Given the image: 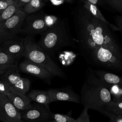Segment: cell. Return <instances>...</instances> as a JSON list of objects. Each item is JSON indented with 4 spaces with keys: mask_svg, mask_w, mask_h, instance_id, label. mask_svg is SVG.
<instances>
[{
    "mask_svg": "<svg viewBox=\"0 0 122 122\" xmlns=\"http://www.w3.org/2000/svg\"><path fill=\"white\" fill-rule=\"evenodd\" d=\"M74 25L79 48L91 57L100 47H108L122 54L120 45L113 30L81 6L73 13Z\"/></svg>",
    "mask_w": 122,
    "mask_h": 122,
    "instance_id": "1",
    "label": "cell"
},
{
    "mask_svg": "<svg viewBox=\"0 0 122 122\" xmlns=\"http://www.w3.org/2000/svg\"><path fill=\"white\" fill-rule=\"evenodd\" d=\"M110 86L101 81L92 70L88 69L81 90V103L84 108L101 112L112 101Z\"/></svg>",
    "mask_w": 122,
    "mask_h": 122,
    "instance_id": "2",
    "label": "cell"
},
{
    "mask_svg": "<svg viewBox=\"0 0 122 122\" xmlns=\"http://www.w3.org/2000/svg\"><path fill=\"white\" fill-rule=\"evenodd\" d=\"M37 43L52 56L64 47L73 46V39L70 32L68 21L66 19H58L52 26L41 34Z\"/></svg>",
    "mask_w": 122,
    "mask_h": 122,
    "instance_id": "3",
    "label": "cell"
},
{
    "mask_svg": "<svg viewBox=\"0 0 122 122\" xmlns=\"http://www.w3.org/2000/svg\"><path fill=\"white\" fill-rule=\"evenodd\" d=\"M25 51L23 56L41 66L53 76L64 79L67 76L61 68L51 56L44 51L34 41L33 37L27 36L24 38Z\"/></svg>",
    "mask_w": 122,
    "mask_h": 122,
    "instance_id": "4",
    "label": "cell"
},
{
    "mask_svg": "<svg viewBox=\"0 0 122 122\" xmlns=\"http://www.w3.org/2000/svg\"><path fill=\"white\" fill-rule=\"evenodd\" d=\"M96 64L107 68L122 70V56L108 47H100L96 49L91 56Z\"/></svg>",
    "mask_w": 122,
    "mask_h": 122,
    "instance_id": "5",
    "label": "cell"
},
{
    "mask_svg": "<svg viewBox=\"0 0 122 122\" xmlns=\"http://www.w3.org/2000/svg\"><path fill=\"white\" fill-rule=\"evenodd\" d=\"M27 14L19 9L0 27V44L7 40L12 39L21 31Z\"/></svg>",
    "mask_w": 122,
    "mask_h": 122,
    "instance_id": "6",
    "label": "cell"
},
{
    "mask_svg": "<svg viewBox=\"0 0 122 122\" xmlns=\"http://www.w3.org/2000/svg\"><path fill=\"white\" fill-rule=\"evenodd\" d=\"M45 15L42 11L27 15L23 23L20 32L30 36L44 32L48 29L44 21Z\"/></svg>",
    "mask_w": 122,
    "mask_h": 122,
    "instance_id": "7",
    "label": "cell"
},
{
    "mask_svg": "<svg viewBox=\"0 0 122 122\" xmlns=\"http://www.w3.org/2000/svg\"><path fill=\"white\" fill-rule=\"evenodd\" d=\"M21 119L27 122H46L51 119V113L49 105L37 103L21 111Z\"/></svg>",
    "mask_w": 122,
    "mask_h": 122,
    "instance_id": "8",
    "label": "cell"
},
{
    "mask_svg": "<svg viewBox=\"0 0 122 122\" xmlns=\"http://www.w3.org/2000/svg\"><path fill=\"white\" fill-rule=\"evenodd\" d=\"M0 121L2 122H23L20 111L7 97L0 93Z\"/></svg>",
    "mask_w": 122,
    "mask_h": 122,
    "instance_id": "9",
    "label": "cell"
},
{
    "mask_svg": "<svg viewBox=\"0 0 122 122\" xmlns=\"http://www.w3.org/2000/svg\"><path fill=\"white\" fill-rule=\"evenodd\" d=\"M19 70L23 72L37 77L49 84H50L51 80L54 76L41 66L26 58L20 63Z\"/></svg>",
    "mask_w": 122,
    "mask_h": 122,
    "instance_id": "10",
    "label": "cell"
},
{
    "mask_svg": "<svg viewBox=\"0 0 122 122\" xmlns=\"http://www.w3.org/2000/svg\"><path fill=\"white\" fill-rule=\"evenodd\" d=\"M46 91L51 103L56 101H67L81 103L80 96L69 88L51 89Z\"/></svg>",
    "mask_w": 122,
    "mask_h": 122,
    "instance_id": "11",
    "label": "cell"
},
{
    "mask_svg": "<svg viewBox=\"0 0 122 122\" xmlns=\"http://www.w3.org/2000/svg\"><path fill=\"white\" fill-rule=\"evenodd\" d=\"M1 48L8 54L12 57L15 60L23 56L25 51L24 39L15 38L4 41L1 43Z\"/></svg>",
    "mask_w": 122,
    "mask_h": 122,
    "instance_id": "12",
    "label": "cell"
},
{
    "mask_svg": "<svg viewBox=\"0 0 122 122\" xmlns=\"http://www.w3.org/2000/svg\"><path fill=\"white\" fill-rule=\"evenodd\" d=\"M7 97L19 111H24L29 108L31 104V100L27 95L17 91L12 86L10 87Z\"/></svg>",
    "mask_w": 122,
    "mask_h": 122,
    "instance_id": "13",
    "label": "cell"
},
{
    "mask_svg": "<svg viewBox=\"0 0 122 122\" xmlns=\"http://www.w3.org/2000/svg\"><path fill=\"white\" fill-rule=\"evenodd\" d=\"M0 75V80L7 82L11 86L16 84L22 78L19 73L18 67L14 63L8 67Z\"/></svg>",
    "mask_w": 122,
    "mask_h": 122,
    "instance_id": "14",
    "label": "cell"
},
{
    "mask_svg": "<svg viewBox=\"0 0 122 122\" xmlns=\"http://www.w3.org/2000/svg\"><path fill=\"white\" fill-rule=\"evenodd\" d=\"M93 71L101 81L108 85H122V78L118 75L101 70H95Z\"/></svg>",
    "mask_w": 122,
    "mask_h": 122,
    "instance_id": "15",
    "label": "cell"
},
{
    "mask_svg": "<svg viewBox=\"0 0 122 122\" xmlns=\"http://www.w3.org/2000/svg\"><path fill=\"white\" fill-rule=\"evenodd\" d=\"M82 6L96 19L108 25L114 31H119V29L116 25L109 22L105 19L97 6L88 2H84V4Z\"/></svg>",
    "mask_w": 122,
    "mask_h": 122,
    "instance_id": "16",
    "label": "cell"
},
{
    "mask_svg": "<svg viewBox=\"0 0 122 122\" xmlns=\"http://www.w3.org/2000/svg\"><path fill=\"white\" fill-rule=\"evenodd\" d=\"M27 95L31 101L38 104L49 105L51 103L46 91L33 90L30 92Z\"/></svg>",
    "mask_w": 122,
    "mask_h": 122,
    "instance_id": "17",
    "label": "cell"
},
{
    "mask_svg": "<svg viewBox=\"0 0 122 122\" xmlns=\"http://www.w3.org/2000/svg\"><path fill=\"white\" fill-rule=\"evenodd\" d=\"M45 0H30L20 9L27 15H30L39 11L45 5Z\"/></svg>",
    "mask_w": 122,
    "mask_h": 122,
    "instance_id": "18",
    "label": "cell"
},
{
    "mask_svg": "<svg viewBox=\"0 0 122 122\" xmlns=\"http://www.w3.org/2000/svg\"><path fill=\"white\" fill-rule=\"evenodd\" d=\"M16 60L5 52L0 46V75L4 73L10 65L13 64Z\"/></svg>",
    "mask_w": 122,
    "mask_h": 122,
    "instance_id": "19",
    "label": "cell"
},
{
    "mask_svg": "<svg viewBox=\"0 0 122 122\" xmlns=\"http://www.w3.org/2000/svg\"><path fill=\"white\" fill-rule=\"evenodd\" d=\"M20 8L16 3L13 1V3L12 4L0 13V27L8 19L11 17Z\"/></svg>",
    "mask_w": 122,
    "mask_h": 122,
    "instance_id": "20",
    "label": "cell"
},
{
    "mask_svg": "<svg viewBox=\"0 0 122 122\" xmlns=\"http://www.w3.org/2000/svg\"><path fill=\"white\" fill-rule=\"evenodd\" d=\"M106 111L116 114L122 115V101H112L105 105L103 110L100 112Z\"/></svg>",
    "mask_w": 122,
    "mask_h": 122,
    "instance_id": "21",
    "label": "cell"
},
{
    "mask_svg": "<svg viewBox=\"0 0 122 122\" xmlns=\"http://www.w3.org/2000/svg\"><path fill=\"white\" fill-rule=\"evenodd\" d=\"M30 85V81L25 78H21V79L14 86H12L17 91L26 94L29 90Z\"/></svg>",
    "mask_w": 122,
    "mask_h": 122,
    "instance_id": "22",
    "label": "cell"
},
{
    "mask_svg": "<svg viewBox=\"0 0 122 122\" xmlns=\"http://www.w3.org/2000/svg\"><path fill=\"white\" fill-rule=\"evenodd\" d=\"M109 91L111 95L114 98L115 101H122V86L119 85H111L109 88Z\"/></svg>",
    "mask_w": 122,
    "mask_h": 122,
    "instance_id": "23",
    "label": "cell"
},
{
    "mask_svg": "<svg viewBox=\"0 0 122 122\" xmlns=\"http://www.w3.org/2000/svg\"><path fill=\"white\" fill-rule=\"evenodd\" d=\"M51 119L57 122H77L76 119L65 114L60 113H51Z\"/></svg>",
    "mask_w": 122,
    "mask_h": 122,
    "instance_id": "24",
    "label": "cell"
},
{
    "mask_svg": "<svg viewBox=\"0 0 122 122\" xmlns=\"http://www.w3.org/2000/svg\"><path fill=\"white\" fill-rule=\"evenodd\" d=\"M111 6L113 9L122 12V0H101Z\"/></svg>",
    "mask_w": 122,
    "mask_h": 122,
    "instance_id": "25",
    "label": "cell"
},
{
    "mask_svg": "<svg viewBox=\"0 0 122 122\" xmlns=\"http://www.w3.org/2000/svg\"><path fill=\"white\" fill-rule=\"evenodd\" d=\"M102 113L108 116L112 122H122V115L121 114H116L106 111H104Z\"/></svg>",
    "mask_w": 122,
    "mask_h": 122,
    "instance_id": "26",
    "label": "cell"
},
{
    "mask_svg": "<svg viewBox=\"0 0 122 122\" xmlns=\"http://www.w3.org/2000/svg\"><path fill=\"white\" fill-rule=\"evenodd\" d=\"M58 18L52 15H45L44 21L48 29L52 26L58 20Z\"/></svg>",
    "mask_w": 122,
    "mask_h": 122,
    "instance_id": "27",
    "label": "cell"
},
{
    "mask_svg": "<svg viewBox=\"0 0 122 122\" xmlns=\"http://www.w3.org/2000/svg\"><path fill=\"white\" fill-rule=\"evenodd\" d=\"M76 120L77 122H90L88 109L84 107L81 113Z\"/></svg>",
    "mask_w": 122,
    "mask_h": 122,
    "instance_id": "28",
    "label": "cell"
},
{
    "mask_svg": "<svg viewBox=\"0 0 122 122\" xmlns=\"http://www.w3.org/2000/svg\"><path fill=\"white\" fill-rule=\"evenodd\" d=\"M11 86L7 82L0 80V93L7 96L8 94Z\"/></svg>",
    "mask_w": 122,
    "mask_h": 122,
    "instance_id": "29",
    "label": "cell"
},
{
    "mask_svg": "<svg viewBox=\"0 0 122 122\" xmlns=\"http://www.w3.org/2000/svg\"><path fill=\"white\" fill-rule=\"evenodd\" d=\"M13 3V0H0V13Z\"/></svg>",
    "mask_w": 122,
    "mask_h": 122,
    "instance_id": "30",
    "label": "cell"
},
{
    "mask_svg": "<svg viewBox=\"0 0 122 122\" xmlns=\"http://www.w3.org/2000/svg\"><path fill=\"white\" fill-rule=\"evenodd\" d=\"M16 3L20 9L22 8L24 5L28 3L30 0H13Z\"/></svg>",
    "mask_w": 122,
    "mask_h": 122,
    "instance_id": "31",
    "label": "cell"
},
{
    "mask_svg": "<svg viewBox=\"0 0 122 122\" xmlns=\"http://www.w3.org/2000/svg\"><path fill=\"white\" fill-rule=\"evenodd\" d=\"M116 27L118 28L119 31L121 32L122 30V18L121 16H118L116 17Z\"/></svg>",
    "mask_w": 122,
    "mask_h": 122,
    "instance_id": "32",
    "label": "cell"
},
{
    "mask_svg": "<svg viewBox=\"0 0 122 122\" xmlns=\"http://www.w3.org/2000/svg\"><path fill=\"white\" fill-rule=\"evenodd\" d=\"M83 2H88L92 4L97 6L98 5H100L101 3V0H83Z\"/></svg>",
    "mask_w": 122,
    "mask_h": 122,
    "instance_id": "33",
    "label": "cell"
},
{
    "mask_svg": "<svg viewBox=\"0 0 122 122\" xmlns=\"http://www.w3.org/2000/svg\"><path fill=\"white\" fill-rule=\"evenodd\" d=\"M50 1L54 5H59L63 3L64 0H50Z\"/></svg>",
    "mask_w": 122,
    "mask_h": 122,
    "instance_id": "34",
    "label": "cell"
},
{
    "mask_svg": "<svg viewBox=\"0 0 122 122\" xmlns=\"http://www.w3.org/2000/svg\"><path fill=\"white\" fill-rule=\"evenodd\" d=\"M56 122V121H54V120L51 119V120H50L48 121H47V122Z\"/></svg>",
    "mask_w": 122,
    "mask_h": 122,
    "instance_id": "35",
    "label": "cell"
},
{
    "mask_svg": "<svg viewBox=\"0 0 122 122\" xmlns=\"http://www.w3.org/2000/svg\"><path fill=\"white\" fill-rule=\"evenodd\" d=\"M64 0L68 2H71L73 1V0Z\"/></svg>",
    "mask_w": 122,
    "mask_h": 122,
    "instance_id": "36",
    "label": "cell"
},
{
    "mask_svg": "<svg viewBox=\"0 0 122 122\" xmlns=\"http://www.w3.org/2000/svg\"><path fill=\"white\" fill-rule=\"evenodd\" d=\"M110 122H112V121H110Z\"/></svg>",
    "mask_w": 122,
    "mask_h": 122,
    "instance_id": "37",
    "label": "cell"
},
{
    "mask_svg": "<svg viewBox=\"0 0 122 122\" xmlns=\"http://www.w3.org/2000/svg\"></svg>",
    "mask_w": 122,
    "mask_h": 122,
    "instance_id": "38",
    "label": "cell"
}]
</instances>
